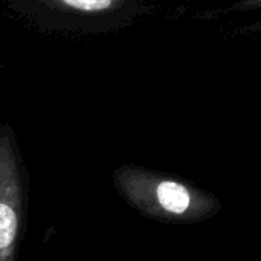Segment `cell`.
<instances>
[{
    "label": "cell",
    "mask_w": 261,
    "mask_h": 261,
    "mask_svg": "<svg viewBox=\"0 0 261 261\" xmlns=\"http://www.w3.org/2000/svg\"><path fill=\"white\" fill-rule=\"evenodd\" d=\"M20 183L11 137H0V261H10L19 229Z\"/></svg>",
    "instance_id": "cell-1"
},
{
    "label": "cell",
    "mask_w": 261,
    "mask_h": 261,
    "mask_svg": "<svg viewBox=\"0 0 261 261\" xmlns=\"http://www.w3.org/2000/svg\"><path fill=\"white\" fill-rule=\"evenodd\" d=\"M154 195L159 201V204L175 215L185 214L192 203V197L189 189L177 183L174 180H160L157 181L155 188H154Z\"/></svg>",
    "instance_id": "cell-2"
},
{
    "label": "cell",
    "mask_w": 261,
    "mask_h": 261,
    "mask_svg": "<svg viewBox=\"0 0 261 261\" xmlns=\"http://www.w3.org/2000/svg\"><path fill=\"white\" fill-rule=\"evenodd\" d=\"M40 2L60 10L86 14H101L117 10L123 0H40Z\"/></svg>",
    "instance_id": "cell-3"
},
{
    "label": "cell",
    "mask_w": 261,
    "mask_h": 261,
    "mask_svg": "<svg viewBox=\"0 0 261 261\" xmlns=\"http://www.w3.org/2000/svg\"><path fill=\"white\" fill-rule=\"evenodd\" d=\"M237 8H240V10H253V8H261V0H238Z\"/></svg>",
    "instance_id": "cell-4"
}]
</instances>
